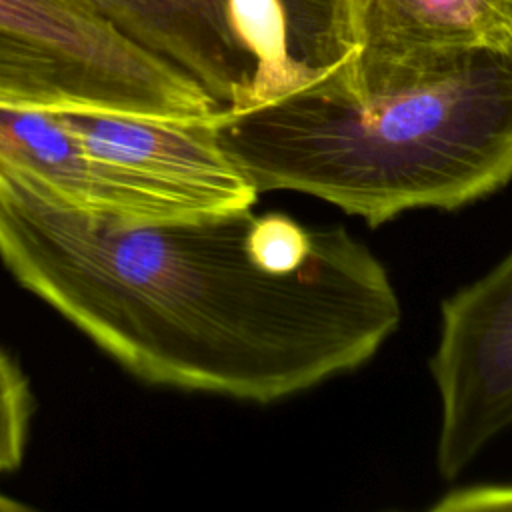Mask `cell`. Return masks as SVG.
<instances>
[{
    "label": "cell",
    "instance_id": "cell-2",
    "mask_svg": "<svg viewBox=\"0 0 512 512\" xmlns=\"http://www.w3.org/2000/svg\"><path fill=\"white\" fill-rule=\"evenodd\" d=\"M0 102L202 120L222 106L86 0H0Z\"/></svg>",
    "mask_w": 512,
    "mask_h": 512
},
{
    "label": "cell",
    "instance_id": "cell-4",
    "mask_svg": "<svg viewBox=\"0 0 512 512\" xmlns=\"http://www.w3.org/2000/svg\"><path fill=\"white\" fill-rule=\"evenodd\" d=\"M56 114L94 160L124 176L176 220L256 202L258 190L216 144L212 116L178 120L96 108H60Z\"/></svg>",
    "mask_w": 512,
    "mask_h": 512
},
{
    "label": "cell",
    "instance_id": "cell-5",
    "mask_svg": "<svg viewBox=\"0 0 512 512\" xmlns=\"http://www.w3.org/2000/svg\"><path fill=\"white\" fill-rule=\"evenodd\" d=\"M250 108L328 80L358 54L350 0H226Z\"/></svg>",
    "mask_w": 512,
    "mask_h": 512
},
{
    "label": "cell",
    "instance_id": "cell-6",
    "mask_svg": "<svg viewBox=\"0 0 512 512\" xmlns=\"http://www.w3.org/2000/svg\"><path fill=\"white\" fill-rule=\"evenodd\" d=\"M0 168L76 212L118 220H176L124 176L94 160L54 108L0 102Z\"/></svg>",
    "mask_w": 512,
    "mask_h": 512
},
{
    "label": "cell",
    "instance_id": "cell-11",
    "mask_svg": "<svg viewBox=\"0 0 512 512\" xmlns=\"http://www.w3.org/2000/svg\"><path fill=\"white\" fill-rule=\"evenodd\" d=\"M4 510H28L26 504H20L18 500H12L0 492V512Z\"/></svg>",
    "mask_w": 512,
    "mask_h": 512
},
{
    "label": "cell",
    "instance_id": "cell-9",
    "mask_svg": "<svg viewBox=\"0 0 512 512\" xmlns=\"http://www.w3.org/2000/svg\"><path fill=\"white\" fill-rule=\"evenodd\" d=\"M34 400L28 378L0 350V472H10L24 458Z\"/></svg>",
    "mask_w": 512,
    "mask_h": 512
},
{
    "label": "cell",
    "instance_id": "cell-8",
    "mask_svg": "<svg viewBox=\"0 0 512 512\" xmlns=\"http://www.w3.org/2000/svg\"><path fill=\"white\" fill-rule=\"evenodd\" d=\"M350 12L360 54L512 40V0H350Z\"/></svg>",
    "mask_w": 512,
    "mask_h": 512
},
{
    "label": "cell",
    "instance_id": "cell-1",
    "mask_svg": "<svg viewBox=\"0 0 512 512\" xmlns=\"http://www.w3.org/2000/svg\"><path fill=\"white\" fill-rule=\"evenodd\" d=\"M212 134L258 190H294L378 226L412 208L454 210L512 180V40L356 54L328 80Z\"/></svg>",
    "mask_w": 512,
    "mask_h": 512
},
{
    "label": "cell",
    "instance_id": "cell-3",
    "mask_svg": "<svg viewBox=\"0 0 512 512\" xmlns=\"http://www.w3.org/2000/svg\"><path fill=\"white\" fill-rule=\"evenodd\" d=\"M430 374L440 400L436 468L452 480L512 424V252L442 302Z\"/></svg>",
    "mask_w": 512,
    "mask_h": 512
},
{
    "label": "cell",
    "instance_id": "cell-7",
    "mask_svg": "<svg viewBox=\"0 0 512 512\" xmlns=\"http://www.w3.org/2000/svg\"><path fill=\"white\" fill-rule=\"evenodd\" d=\"M120 36L194 78L222 108L246 110L248 78L226 0H86Z\"/></svg>",
    "mask_w": 512,
    "mask_h": 512
},
{
    "label": "cell",
    "instance_id": "cell-10",
    "mask_svg": "<svg viewBox=\"0 0 512 512\" xmlns=\"http://www.w3.org/2000/svg\"><path fill=\"white\" fill-rule=\"evenodd\" d=\"M434 512H488L512 510V486H470L444 494Z\"/></svg>",
    "mask_w": 512,
    "mask_h": 512
}]
</instances>
